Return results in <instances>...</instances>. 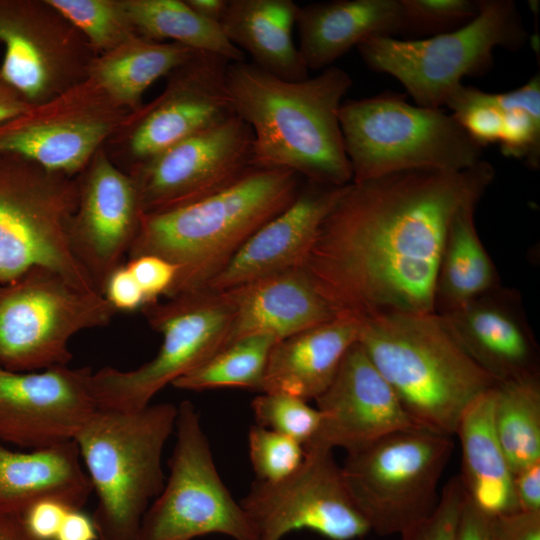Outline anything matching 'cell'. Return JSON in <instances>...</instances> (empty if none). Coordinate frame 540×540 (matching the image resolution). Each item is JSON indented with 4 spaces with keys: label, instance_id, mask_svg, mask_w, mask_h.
I'll return each instance as SVG.
<instances>
[{
    "label": "cell",
    "instance_id": "47",
    "mask_svg": "<svg viewBox=\"0 0 540 540\" xmlns=\"http://www.w3.org/2000/svg\"><path fill=\"white\" fill-rule=\"evenodd\" d=\"M34 107L7 82L0 67V125L27 113Z\"/></svg>",
    "mask_w": 540,
    "mask_h": 540
},
{
    "label": "cell",
    "instance_id": "20",
    "mask_svg": "<svg viewBox=\"0 0 540 540\" xmlns=\"http://www.w3.org/2000/svg\"><path fill=\"white\" fill-rule=\"evenodd\" d=\"M321 422L304 447L351 452L398 430L421 427L357 341L347 351L326 391L316 400Z\"/></svg>",
    "mask_w": 540,
    "mask_h": 540
},
{
    "label": "cell",
    "instance_id": "11",
    "mask_svg": "<svg viewBox=\"0 0 540 540\" xmlns=\"http://www.w3.org/2000/svg\"><path fill=\"white\" fill-rule=\"evenodd\" d=\"M117 311L103 295L46 267L0 284V366L32 372L67 365L76 333L109 325Z\"/></svg>",
    "mask_w": 540,
    "mask_h": 540
},
{
    "label": "cell",
    "instance_id": "41",
    "mask_svg": "<svg viewBox=\"0 0 540 540\" xmlns=\"http://www.w3.org/2000/svg\"><path fill=\"white\" fill-rule=\"evenodd\" d=\"M103 296L117 312H133L145 305L144 295L124 263L109 275Z\"/></svg>",
    "mask_w": 540,
    "mask_h": 540
},
{
    "label": "cell",
    "instance_id": "30",
    "mask_svg": "<svg viewBox=\"0 0 540 540\" xmlns=\"http://www.w3.org/2000/svg\"><path fill=\"white\" fill-rule=\"evenodd\" d=\"M194 52L178 43H161L136 36L98 55L89 77L112 101L133 114L142 108V96L147 88Z\"/></svg>",
    "mask_w": 540,
    "mask_h": 540
},
{
    "label": "cell",
    "instance_id": "29",
    "mask_svg": "<svg viewBox=\"0 0 540 540\" xmlns=\"http://www.w3.org/2000/svg\"><path fill=\"white\" fill-rule=\"evenodd\" d=\"M476 206L460 209L450 224L436 278L437 314L454 311L500 286L496 267L477 233Z\"/></svg>",
    "mask_w": 540,
    "mask_h": 540
},
{
    "label": "cell",
    "instance_id": "39",
    "mask_svg": "<svg viewBox=\"0 0 540 540\" xmlns=\"http://www.w3.org/2000/svg\"><path fill=\"white\" fill-rule=\"evenodd\" d=\"M465 491L459 475L444 486L434 511L423 521L400 534L401 540H455Z\"/></svg>",
    "mask_w": 540,
    "mask_h": 540
},
{
    "label": "cell",
    "instance_id": "7",
    "mask_svg": "<svg viewBox=\"0 0 540 540\" xmlns=\"http://www.w3.org/2000/svg\"><path fill=\"white\" fill-rule=\"evenodd\" d=\"M512 0H481L478 14L464 26L417 39L373 37L356 48L367 67L396 78L416 105L441 109L465 77L485 75L493 52L521 49L528 40Z\"/></svg>",
    "mask_w": 540,
    "mask_h": 540
},
{
    "label": "cell",
    "instance_id": "17",
    "mask_svg": "<svg viewBox=\"0 0 540 540\" xmlns=\"http://www.w3.org/2000/svg\"><path fill=\"white\" fill-rule=\"evenodd\" d=\"M90 367L13 372L0 366V443L38 450L74 440L97 406Z\"/></svg>",
    "mask_w": 540,
    "mask_h": 540
},
{
    "label": "cell",
    "instance_id": "4",
    "mask_svg": "<svg viewBox=\"0 0 540 540\" xmlns=\"http://www.w3.org/2000/svg\"><path fill=\"white\" fill-rule=\"evenodd\" d=\"M358 342L411 418L434 432L454 435L467 406L498 384L435 312L361 320Z\"/></svg>",
    "mask_w": 540,
    "mask_h": 540
},
{
    "label": "cell",
    "instance_id": "6",
    "mask_svg": "<svg viewBox=\"0 0 540 540\" xmlns=\"http://www.w3.org/2000/svg\"><path fill=\"white\" fill-rule=\"evenodd\" d=\"M339 121L352 182L411 170L462 171L483 149L450 114L383 91L343 101Z\"/></svg>",
    "mask_w": 540,
    "mask_h": 540
},
{
    "label": "cell",
    "instance_id": "28",
    "mask_svg": "<svg viewBox=\"0 0 540 540\" xmlns=\"http://www.w3.org/2000/svg\"><path fill=\"white\" fill-rule=\"evenodd\" d=\"M299 5L292 0H228L220 27L252 63L284 80L308 78V69L292 40Z\"/></svg>",
    "mask_w": 540,
    "mask_h": 540
},
{
    "label": "cell",
    "instance_id": "1",
    "mask_svg": "<svg viewBox=\"0 0 540 540\" xmlns=\"http://www.w3.org/2000/svg\"><path fill=\"white\" fill-rule=\"evenodd\" d=\"M494 178L482 160L462 171L351 182L323 218L301 269L337 315L434 313L450 224L460 209L479 203Z\"/></svg>",
    "mask_w": 540,
    "mask_h": 540
},
{
    "label": "cell",
    "instance_id": "33",
    "mask_svg": "<svg viewBox=\"0 0 540 540\" xmlns=\"http://www.w3.org/2000/svg\"><path fill=\"white\" fill-rule=\"evenodd\" d=\"M275 343L273 338L264 335L241 338L171 385L188 391L238 387L260 392L268 357Z\"/></svg>",
    "mask_w": 540,
    "mask_h": 540
},
{
    "label": "cell",
    "instance_id": "10",
    "mask_svg": "<svg viewBox=\"0 0 540 540\" xmlns=\"http://www.w3.org/2000/svg\"><path fill=\"white\" fill-rule=\"evenodd\" d=\"M149 325L162 335L153 359L122 371L104 367L91 376L97 408L136 411L162 388L197 368L227 346L233 307L225 291L203 290L144 305Z\"/></svg>",
    "mask_w": 540,
    "mask_h": 540
},
{
    "label": "cell",
    "instance_id": "3",
    "mask_svg": "<svg viewBox=\"0 0 540 540\" xmlns=\"http://www.w3.org/2000/svg\"><path fill=\"white\" fill-rule=\"evenodd\" d=\"M301 179L288 169L256 166L209 197L142 214L128 258L156 255L177 266L168 299L203 291L258 229L295 200Z\"/></svg>",
    "mask_w": 540,
    "mask_h": 540
},
{
    "label": "cell",
    "instance_id": "35",
    "mask_svg": "<svg viewBox=\"0 0 540 540\" xmlns=\"http://www.w3.org/2000/svg\"><path fill=\"white\" fill-rule=\"evenodd\" d=\"M98 54L139 36L122 0H47Z\"/></svg>",
    "mask_w": 540,
    "mask_h": 540
},
{
    "label": "cell",
    "instance_id": "46",
    "mask_svg": "<svg viewBox=\"0 0 540 540\" xmlns=\"http://www.w3.org/2000/svg\"><path fill=\"white\" fill-rule=\"evenodd\" d=\"M54 540H98L92 517L82 509H69Z\"/></svg>",
    "mask_w": 540,
    "mask_h": 540
},
{
    "label": "cell",
    "instance_id": "5",
    "mask_svg": "<svg viewBox=\"0 0 540 540\" xmlns=\"http://www.w3.org/2000/svg\"><path fill=\"white\" fill-rule=\"evenodd\" d=\"M177 406L136 411L96 408L76 442L97 506L98 540H137L142 519L165 485L162 454L175 431Z\"/></svg>",
    "mask_w": 540,
    "mask_h": 540
},
{
    "label": "cell",
    "instance_id": "13",
    "mask_svg": "<svg viewBox=\"0 0 540 540\" xmlns=\"http://www.w3.org/2000/svg\"><path fill=\"white\" fill-rule=\"evenodd\" d=\"M301 466L277 482L254 480L239 501L255 540H282L309 530L329 540H355L371 532L345 484L333 450L307 446Z\"/></svg>",
    "mask_w": 540,
    "mask_h": 540
},
{
    "label": "cell",
    "instance_id": "22",
    "mask_svg": "<svg viewBox=\"0 0 540 540\" xmlns=\"http://www.w3.org/2000/svg\"><path fill=\"white\" fill-rule=\"evenodd\" d=\"M342 187L304 180L295 200L258 229L205 290L225 291L301 268Z\"/></svg>",
    "mask_w": 540,
    "mask_h": 540
},
{
    "label": "cell",
    "instance_id": "2",
    "mask_svg": "<svg viewBox=\"0 0 540 540\" xmlns=\"http://www.w3.org/2000/svg\"><path fill=\"white\" fill-rule=\"evenodd\" d=\"M226 80L235 114L253 132L256 166L288 169L328 186L352 182L339 121L353 83L347 71L330 66L288 81L245 60L229 63Z\"/></svg>",
    "mask_w": 540,
    "mask_h": 540
},
{
    "label": "cell",
    "instance_id": "25",
    "mask_svg": "<svg viewBox=\"0 0 540 540\" xmlns=\"http://www.w3.org/2000/svg\"><path fill=\"white\" fill-rule=\"evenodd\" d=\"M360 326V319L338 315L276 342L260 392L316 400L330 386L347 351L358 341Z\"/></svg>",
    "mask_w": 540,
    "mask_h": 540
},
{
    "label": "cell",
    "instance_id": "31",
    "mask_svg": "<svg viewBox=\"0 0 540 540\" xmlns=\"http://www.w3.org/2000/svg\"><path fill=\"white\" fill-rule=\"evenodd\" d=\"M139 36L156 41L171 39L195 51L218 54L230 62L245 61V53L224 35L219 24L209 21L185 0H122Z\"/></svg>",
    "mask_w": 540,
    "mask_h": 540
},
{
    "label": "cell",
    "instance_id": "43",
    "mask_svg": "<svg viewBox=\"0 0 540 540\" xmlns=\"http://www.w3.org/2000/svg\"><path fill=\"white\" fill-rule=\"evenodd\" d=\"M492 540H540V511L492 517Z\"/></svg>",
    "mask_w": 540,
    "mask_h": 540
},
{
    "label": "cell",
    "instance_id": "40",
    "mask_svg": "<svg viewBox=\"0 0 540 540\" xmlns=\"http://www.w3.org/2000/svg\"><path fill=\"white\" fill-rule=\"evenodd\" d=\"M138 283L145 305L158 302L173 284L178 268L168 260L156 255H141L125 263Z\"/></svg>",
    "mask_w": 540,
    "mask_h": 540
},
{
    "label": "cell",
    "instance_id": "26",
    "mask_svg": "<svg viewBox=\"0 0 540 540\" xmlns=\"http://www.w3.org/2000/svg\"><path fill=\"white\" fill-rule=\"evenodd\" d=\"M92 492L74 440L29 452L0 443V516L21 518L42 500L82 509Z\"/></svg>",
    "mask_w": 540,
    "mask_h": 540
},
{
    "label": "cell",
    "instance_id": "45",
    "mask_svg": "<svg viewBox=\"0 0 540 540\" xmlns=\"http://www.w3.org/2000/svg\"><path fill=\"white\" fill-rule=\"evenodd\" d=\"M513 488L520 511H540V461L516 473Z\"/></svg>",
    "mask_w": 540,
    "mask_h": 540
},
{
    "label": "cell",
    "instance_id": "42",
    "mask_svg": "<svg viewBox=\"0 0 540 540\" xmlns=\"http://www.w3.org/2000/svg\"><path fill=\"white\" fill-rule=\"evenodd\" d=\"M69 509L61 502L42 500L33 504L21 519L35 538L54 540Z\"/></svg>",
    "mask_w": 540,
    "mask_h": 540
},
{
    "label": "cell",
    "instance_id": "24",
    "mask_svg": "<svg viewBox=\"0 0 540 540\" xmlns=\"http://www.w3.org/2000/svg\"><path fill=\"white\" fill-rule=\"evenodd\" d=\"M299 53L311 70H324L373 37L403 34L400 0H332L299 6Z\"/></svg>",
    "mask_w": 540,
    "mask_h": 540
},
{
    "label": "cell",
    "instance_id": "15",
    "mask_svg": "<svg viewBox=\"0 0 540 540\" xmlns=\"http://www.w3.org/2000/svg\"><path fill=\"white\" fill-rule=\"evenodd\" d=\"M254 136L237 115L193 134L134 165L142 214L159 213L209 197L256 167Z\"/></svg>",
    "mask_w": 540,
    "mask_h": 540
},
{
    "label": "cell",
    "instance_id": "37",
    "mask_svg": "<svg viewBox=\"0 0 540 540\" xmlns=\"http://www.w3.org/2000/svg\"><path fill=\"white\" fill-rule=\"evenodd\" d=\"M248 447L255 479L263 482H277L292 475L305 457L302 444L257 424L249 429Z\"/></svg>",
    "mask_w": 540,
    "mask_h": 540
},
{
    "label": "cell",
    "instance_id": "27",
    "mask_svg": "<svg viewBox=\"0 0 540 540\" xmlns=\"http://www.w3.org/2000/svg\"><path fill=\"white\" fill-rule=\"evenodd\" d=\"M494 388L467 406L455 431L461 446L459 477L464 491L479 509L493 517L520 511L513 474L494 429Z\"/></svg>",
    "mask_w": 540,
    "mask_h": 540
},
{
    "label": "cell",
    "instance_id": "49",
    "mask_svg": "<svg viewBox=\"0 0 540 540\" xmlns=\"http://www.w3.org/2000/svg\"><path fill=\"white\" fill-rule=\"evenodd\" d=\"M0 540H39L25 527L19 517L0 516Z\"/></svg>",
    "mask_w": 540,
    "mask_h": 540
},
{
    "label": "cell",
    "instance_id": "19",
    "mask_svg": "<svg viewBox=\"0 0 540 540\" xmlns=\"http://www.w3.org/2000/svg\"><path fill=\"white\" fill-rule=\"evenodd\" d=\"M78 206L69 228L71 252L103 295L109 275L138 234L141 208L136 185L100 149L78 177Z\"/></svg>",
    "mask_w": 540,
    "mask_h": 540
},
{
    "label": "cell",
    "instance_id": "18",
    "mask_svg": "<svg viewBox=\"0 0 540 540\" xmlns=\"http://www.w3.org/2000/svg\"><path fill=\"white\" fill-rule=\"evenodd\" d=\"M229 63L218 54L195 51L167 75L162 94L125 123L134 165L236 115L227 88Z\"/></svg>",
    "mask_w": 540,
    "mask_h": 540
},
{
    "label": "cell",
    "instance_id": "48",
    "mask_svg": "<svg viewBox=\"0 0 540 540\" xmlns=\"http://www.w3.org/2000/svg\"><path fill=\"white\" fill-rule=\"evenodd\" d=\"M185 2L201 17L217 24H220L228 5V0H185Z\"/></svg>",
    "mask_w": 540,
    "mask_h": 540
},
{
    "label": "cell",
    "instance_id": "14",
    "mask_svg": "<svg viewBox=\"0 0 540 540\" xmlns=\"http://www.w3.org/2000/svg\"><path fill=\"white\" fill-rule=\"evenodd\" d=\"M0 42L4 78L34 106L85 82L98 56L47 0H0Z\"/></svg>",
    "mask_w": 540,
    "mask_h": 540
},
{
    "label": "cell",
    "instance_id": "36",
    "mask_svg": "<svg viewBox=\"0 0 540 540\" xmlns=\"http://www.w3.org/2000/svg\"><path fill=\"white\" fill-rule=\"evenodd\" d=\"M256 424L290 437L303 446L316 435L321 413L307 401L284 393H261L251 402Z\"/></svg>",
    "mask_w": 540,
    "mask_h": 540
},
{
    "label": "cell",
    "instance_id": "32",
    "mask_svg": "<svg viewBox=\"0 0 540 540\" xmlns=\"http://www.w3.org/2000/svg\"><path fill=\"white\" fill-rule=\"evenodd\" d=\"M493 424L513 476L540 461L539 377L496 385Z\"/></svg>",
    "mask_w": 540,
    "mask_h": 540
},
{
    "label": "cell",
    "instance_id": "21",
    "mask_svg": "<svg viewBox=\"0 0 540 540\" xmlns=\"http://www.w3.org/2000/svg\"><path fill=\"white\" fill-rule=\"evenodd\" d=\"M439 315L462 348L497 383L539 377L538 346L518 293L499 286Z\"/></svg>",
    "mask_w": 540,
    "mask_h": 540
},
{
    "label": "cell",
    "instance_id": "34",
    "mask_svg": "<svg viewBox=\"0 0 540 540\" xmlns=\"http://www.w3.org/2000/svg\"><path fill=\"white\" fill-rule=\"evenodd\" d=\"M503 110L498 142L501 153L522 161L530 169L540 166V75L508 92L496 93Z\"/></svg>",
    "mask_w": 540,
    "mask_h": 540
},
{
    "label": "cell",
    "instance_id": "23",
    "mask_svg": "<svg viewBox=\"0 0 540 540\" xmlns=\"http://www.w3.org/2000/svg\"><path fill=\"white\" fill-rule=\"evenodd\" d=\"M225 292L233 307L227 346L254 335L278 342L338 316L301 268Z\"/></svg>",
    "mask_w": 540,
    "mask_h": 540
},
{
    "label": "cell",
    "instance_id": "8",
    "mask_svg": "<svg viewBox=\"0 0 540 540\" xmlns=\"http://www.w3.org/2000/svg\"><path fill=\"white\" fill-rule=\"evenodd\" d=\"M78 199V177L0 153V284L41 266L80 289L96 292L69 246Z\"/></svg>",
    "mask_w": 540,
    "mask_h": 540
},
{
    "label": "cell",
    "instance_id": "16",
    "mask_svg": "<svg viewBox=\"0 0 540 540\" xmlns=\"http://www.w3.org/2000/svg\"><path fill=\"white\" fill-rule=\"evenodd\" d=\"M131 113L89 77L61 96L0 125V153L73 177Z\"/></svg>",
    "mask_w": 540,
    "mask_h": 540
},
{
    "label": "cell",
    "instance_id": "12",
    "mask_svg": "<svg viewBox=\"0 0 540 540\" xmlns=\"http://www.w3.org/2000/svg\"><path fill=\"white\" fill-rule=\"evenodd\" d=\"M169 476L146 511L137 540H193L221 534L255 540L253 527L223 483L194 404L177 406Z\"/></svg>",
    "mask_w": 540,
    "mask_h": 540
},
{
    "label": "cell",
    "instance_id": "38",
    "mask_svg": "<svg viewBox=\"0 0 540 540\" xmlns=\"http://www.w3.org/2000/svg\"><path fill=\"white\" fill-rule=\"evenodd\" d=\"M403 34L430 37L458 29L476 17L481 0H400Z\"/></svg>",
    "mask_w": 540,
    "mask_h": 540
},
{
    "label": "cell",
    "instance_id": "9",
    "mask_svg": "<svg viewBox=\"0 0 540 540\" xmlns=\"http://www.w3.org/2000/svg\"><path fill=\"white\" fill-rule=\"evenodd\" d=\"M453 449L451 436L414 427L347 452L343 478L370 530L400 535L426 519Z\"/></svg>",
    "mask_w": 540,
    "mask_h": 540
},
{
    "label": "cell",
    "instance_id": "44",
    "mask_svg": "<svg viewBox=\"0 0 540 540\" xmlns=\"http://www.w3.org/2000/svg\"><path fill=\"white\" fill-rule=\"evenodd\" d=\"M492 517L479 509L465 493L458 517L455 540H492Z\"/></svg>",
    "mask_w": 540,
    "mask_h": 540
}]
</instances>
